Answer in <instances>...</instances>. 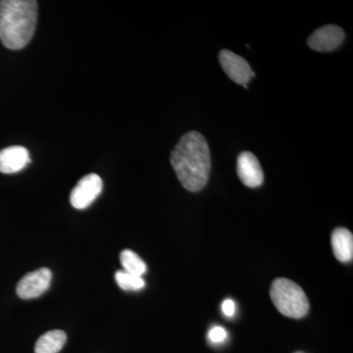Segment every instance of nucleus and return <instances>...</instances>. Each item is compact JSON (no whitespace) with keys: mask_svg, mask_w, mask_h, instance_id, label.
<instances>
[{"mask_svg":"<svg viewBox=\"0 0 353 353\" xmlns=\"http://www.w3.org/2000/svg\"><path fill=\"white\" fill-rule=\"evenodd\" d=\"M332 248L339 261L347 263L353 259V236L345 228H338L332 234Z\"/></svg>","mask_w":353,"mask_h":353,"instance_id":"obj_10","label":"nucleus"},{"mask_svg":"<svg viewBox=\"0 0 353 353\" xmlns=\"http://www.w3.org/2000/svg\"><path fill=\"white\" fill-rule=\"evenodd\" d=\"M103 183L97 174H90L83 176L77 183L70 196V202L76 209H85L101 194Z\"/></svg>","mask_w":353,"mask_h":353,"instance_id":"obj_4","label":"nucleus"},{"mask_svg":"<svg viewBox=\"0 0 353 353\" xmlns=\"http://www.w3.org/2000/svg\"><path fill=\"white\" fill-rule=\"evenodd\" d=\"M120 261L121 263H122L124 271L132 274V275L143 277L146 270H148L145 262L143 261L136 252H132V250H123L120 254Z\"/></svg>","mask_w":353,"mask_h":353,"instance_id":"obj_12","label":"nucleus"},{"mask_svg":"<svg viewBox=\"0 0 353 353\" xmlns=\"http://www.w3.org/2000/svg\"><path fill=\"white\" fill-rule=\"evenodd\" d=\"M171 164L185 190L203 189L211 169L210 150L204 137L197 132L183 134L171 153Z\"/></svg>","mask_w":353,"mask_h":353,"instance_id":"obj_1","label":"nucleus"},{"mask_svg":"<svg viewBox=\"0 0 353 353\" xmlns=\"http://www.w3.org/2000/svg\"><path fill=\"white\" fill-rule=\"evenodd\" d=\"M115 280L118 285L126 292H138L145 288V282L143 277L132 275L126 271H117L115 274Z\"/></svg>","mask_w":353,"mask_h":353,"instance_id":"obj_13","label":"nucleus"},{"mask_svg":"<svg viewBox=\"0 0 353 353\" xmlns=\"http://www.w3.org/2000/svg\"><path fill=\"white\" fill-rule=\"evenodd\" d=\"M222 311L223 314L227 316V317H233L234 313H236V304L232 299H226L223 301L222 303Z\"/></svg>","mask_w":353,"mask_h":353,"instance_id":"obj_15","label":"nucleus"},{"mask_svg":"<svg viewBox=\"0 0 353 353\" xmlns=\"http://www.w3.org/2000/svg\"><path fill=\"white\" fill-rule=\"evenodd\" d=\"M38 20L34 0L0 1V41L11 50L24 48L31 41Z\"/></svg>","mask_w":353,"mask_h":353,"instance_id":"obj_2","label":"nucleus"},{"mask_svg":"<svg viewBox=\"0 0 353 353\" xmlns=\"http://www.w3.org/2000/svg\"><path fill=\"white\" fill-rule=\"evenodd\" d=\"M51 279L52 274L48 268L30 272L21 279L16 288V292L22 299H36L50 289Z\"/></svg>","mask_w":353,"mask_h":353,"instance_id":"obj_6","label":"nucleus"},{"mask_svg":"<svg viewBox=\"0 0 353 353\" xmlns=\"http://www.w3.org/2000/svg\"><path fill=\"white\" fill-rule=\"evenodd\" d=\"M67 341L65 332L61 330H53L43 334L37 341L34 347L36 353H58L63 348Z\"/></svg>","mask_w":353,"mask_h":353,"instance_id":"obj_11","label":"nucleus"},{"mask_svg":"<svg viewBox=\"0 0 353 353\" xmlns=\"http://www.w3.org/2000/svg\"><path fill=\"white\" fill-rule=\"evenodd\" d=\"M221 66L233 82L248 88V83L255 77L248 61L233 51L223 50L219 53Z\"/></svg>","mask_w":353,"mask_h":353,"instance_id":"obj_5","label":"nucleus"},{"mask_svg":"<svg viewBox=\"0 0 353 353\" xmlns=\"http://www.w3.org/2000/svg\"><path fill=\"white\" fill-rule=\"evenodd\" d=\"M30 163H31L30 153L24 146H9L0 150V172L1 173H17L22 171Z\"/></svg>","mask_w":353,"mask_h":353,"instance_id":"obj_9","label":"nucleus"},{"mask_svg":"<svg viewBox=\"0 0 353 353\" xmlns=\"http://www.w3.org/2000/svg\"><path fill=\"white\" fill-rule=\"evenodd\" d=\"M345 34L341 28L334 25H327L316 30L309 37L308 46L320 52H328L336 50L345 41Z\"/></svg>","mask_w":353,"mask_h":353,"instance_id":"obj_7","label":"nucleus"},{"mask_svg":"<svg viewBox=\"0 0 353 353\" xmlns=\"http://www.w3.org/2000/svg\"><path fill=\"white\" fill-rule=\"evenodd\" d=\"M270 296L279 312L287 317L301 319L308 313L309 301L305 292L289 279H276L271 285Z\"/></svg>","mask_w":353,"mask_h":353,"instance_id":"obj_3","label":"nucleus"},{"mask_svg":"<svg viewBox=\"0 0 353 353\" xmlns=\"http://www.w3.org/2000/svg\"><path fill=\"white\" fill-rule=\"evenodd\" d=\"M239 178L248 188H259L263 183L264 174L259 159L250 152H241L236 167Z\"/></svg>","mask_w":353,"mask_h":353,"instance_id":"obj_8","label":"nucleus"},{"mask_svg":"<svg viewBox=\"0 0 353 353\" xmlns=\"http://www.w3.org/2000/svg\"><path fill=\"white\" fill-rule=\"evenodd\" d=\"M228 333L223 327L216 326L209 331L208 339L212 343H222L226 341Z\"/></svg>","mask_w":353,"mask_h":353,"instance_id":"obj_14","label":"nucleus"}]
</instances>
